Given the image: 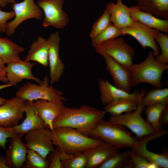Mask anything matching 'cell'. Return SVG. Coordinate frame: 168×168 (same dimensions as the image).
Segmentation results:
<instances>
[{
	"mask_svg": "<svg viewBox=\"0 0 168 168\" xmlns=\"http://www.w3.org/2000/svg\"><path fill=\"white\" fill-rule=\"evenodd\" d=\"M36 64L35 63L24 60L7 64L6 73L8 83L12 86H16L18 83L27 79L32 80L40 84L42 81L32 72V68Z\"/></svg>",
	"mask_w": 168,
	"mask_h": 168,
	"instance_id": "2e32d148",
	"label": "cell"
},
{
	"mask_svg": "<svg viewBox=\"0 0 168 168\" xmlns=\"http://www.w3.org/2000/svg\"><path fill=\"white\" fill-rule=\"evenodd\" d=\"M6 100V99L4 98L0 97V105L2 104Z\"/></svg>",
	"mask_w": 168,
	"mask_h": 168,
	"instance_id": "ee69618b",
	"label": "cell"
},
{
	"mask_svg": "<svg viewBox=\"0 0 168 168\" xmlns=\"http://www.w3.org/2000/svg\"><path fill=\"white\" fill-rule=\"evenodd\" d=\"M26 100L16 96L0 105V127L12 128L24 118Z\"/></svg>",
	"mask_w": 168,
	"mask_h": 168,
	"instance_id": "8fae6325",
	"label": "cell"
},
{
	"mask_svg": "<svg viewBox=\"0 0 168 168\" xmlns=\"http://www.w3.org/2000/svg\"><path fill=\"white\" fill-rule=\"evenodd\" d=\"M24 167L26 168H47L49 162L45 158L35 150L28 149Z\"/></svg>",
	"mask_w": 168,
	"mask_h": 168,
	"instance_id": "4dcf8cb0",
	"label": "cell"
},
{
	"mask_svg": "<svg viewBox=\"0 0 168 168\" xmlns=\"http://www.w3.org/2000/svg\"><path fill=\"white\" fill-rule=\"evenodd\" d=\"M14 16L13 11L5 12L0 9V33L5 32L7 21L13 18Z\"/></svg>",
	"mask_w": 168,
	"mask_h": 168,
	"instance_id": "f35d334b",
	"label": "cell"
},
{
	"mask_svg": "<svg viewBox=\"0 0 168 168\" xmlns=\"http://www.w3.org/2000/svg\"><path fill=\"white\" fill-rule=\"evenodd\" d=\"M16 2L15 0H0L1 7H4L8 4H13Z\"/></svg>",
	"mask_w": 168,
	"mask_h": 168,
	"instance_id": "b9f144b4",
	"label": "cell"
},
{
	"mask_svg": "<svg viewBox=\"0 0 168 168\" xmlns=\"http://www.w3.org/2000/svg\"><path fill=\"white\" fill-rule=\"evenodd\" d=\"M141 10L158 18L168 19V0H135Z\"/></svg>",
	"mask_w": 168,
	"mask_h": 168,
	"instance_id": "484cf974",
	"label": "cell"
},
{
	"mask_svg": "<svg viewBox=\"0 0 168 168\" xmlns=\"http://www.w3.org/2000/svg\"><path fill=\"white\" fill-rule=\"evenodd\" d=\"M49 44L48 64L49 67V82L50 85L58 82L65 69V65L59 56L61 38L59 31L51 34L47 39Z\"/></svg>",
	"mask_w": 168,
	"mask_h": 168,
	"instance_id": "4fadbf2b",
	"label": "cell"
},
{
	"mask_svg": "<svg viewBox=\"0 0 168 168\" xmlns=\"http://www.w3.org/2000/svg\"><path fill=\"white\" fill-rule=\"evenodd\" d=\"M88 136L108 143L120 149L131 148L139 140L137 137L132 136L124 126L103 119L95 125Z\"/></svg>",
	"mask_w": 168,
	"mask_h": 168,
	"instance_id": "3957f363",
	"label": "cell"
},
{
	"mask_svg": "<svg viewBox=\"0 0 168 168\" xmlns=\"http://www.w3.org/2000/svg\"><path fill=\"white\" fill-rule=\"evenodd\" d=\"M159 123L161 127L168 124V105L162 112L160 116Z\"/></svg>",
	"mask_w": 168,
	"mask_h": 168,
	"instance_id": "60d3db41",
	"label": "cell"
},
{
	"mask_svg": "<svg viewBox=\"0 0 168 168\" xmlns=\"http://www.w3.org/2000/svg\"><path fill=\"white\" fill-rule=\"evenodd\" d=\"M168 69V64L158 62L153 51H150L144 60L138 63H133L129 69L131 74L132 86L136 87L145 83L160 88L162 86L161 80L163 74Z\"/></svg>",
	"mask_w": 168,
	"mask_h": 168,
	"instance_id": "277c9868",
	"label": "cell"
},
{
	"mask_svg": "<svg viewBox=\"0 0 168 168\" xmlns=\"http://www.w3.org/2000/svg\"><path fill=\"white\" fill-rule=\"evenodd\" d=\"M53 144L68 154L83 152L103 143V141L85 135L75 129L68 127L51 130Z\"/></svg>",
	"mask_w": 168,
	"mask_h": 168,
	"instance_id": "7a4b0ae2",
	"label": "cell"
},
{
	"mask_svg": "<svg viewBox=\"0 0 168 168\" xmlns=\"http://www.w3.org/2000/svg\"><path fill=\"white\" fill-rule=\"evenodd\" d=\"M167 105L156 104L144 107L145 120L156 131L162 129L159 123L160 118L162 112Z\"/></svg>",
	"mask_w": 168,
	"mask_h": 168,
	"instance_id": "f546056e",
	"label": "cell"
},
{
	"mask_svg": "<svg viewBox=\"0 0 168 168\" xmlns=\"http://www.w3.org/2000/svg\"><path fill=\"white\" fill-rule=\"evenodd\" d=\"M111 23L110 13L106 8L102 15L92 26L90 34L91 39L96 36Z\"/></svg>",
	"mask_w": 168,
	"mask_h": 168,
	"instance_id": "e575fe53",
	"label": "cell"
},
{
	"mask_svg": "<svg viewBox=\"0 0 168 168\" xmlns=\"http://www.w3.org/2000/svg\"><path fill=\"white\" fill-rule=\"evenodd\" d=\"M50 154L48 160L49 162V168H63L61 160V151L57 147Z\"/></svg>",
	"mask_w": 168,
	"mask_h": 168,
	"instance_id": "8d00e7d4",
	"label": "cell"
},
{
	"mask_svg": "<svg viewBox=\"0 0 168 168\" xmlns=\"http://www.w3.org/2000/svg\"><path fill=\"white\" fill-rule=\"evenodd\" d=\"M47 76L44 77L40 84L28 82L24 84L16 92V96L29 102L44 100L63 104L67 100L63 96V93L49 85Z\"/></svg>",
	"mask_w": 168,
	"mask_h": 168,
	"instance_id": "8992f818",
	"label": "cell"
},
{
	"mask_svg": "<svg viewBox=\"0 0 168 168\" xmlns=\"http://www.w3.org/2000/svg\"><path fill=\"white\" fill-rule=\"evenodd\" d=\"M64 0H38L37 5L44 14L42 22L44 27L53 26L57 29L65 27L69 22L67 14L63 10Z\"/></svg>",
	"mask_w": 168,
	"mask_h": 168,
	"instance_id": "9c48e42d",
	"label": "cell"
},
{
	"mask_svg": "<svg viewBox=\"0 0 168 168\" xmlns=\"http://www.w3.org/2000/svg\"><path fill=\"white\" fill-rule=\"evenodd\" d=\"M12 128H5L0 127V146L5 150V145L8 138L17 135Z\"/></svg>",
	"mask_w": 168,
	"mask_h": 168,
	"instance_id": "74e56055",
	"label": "cell"
},
{
	"mask_svg": "<svg viewBox=\"0 0 168 168\" xmlns=\"http://www.w3.org/2000/svg\"><path fill=\"white\" fill-rule=\"evenodd\" d=\"M138 101L128 99L119 100L105 105L104 110L111 115L130 113L137 108Z\"/></svg>",
	"mask_w": 168,
	"mask_h": 168,
	"instance_id": "4316f807",
	"label": "cell"
},
{
	"mask_svg": "<svg viewBox=\"0 0 168 168\" xmlns=\"http://www.w3.org/2000/svg\"><path fill=\"white\" fill-rule=\"evenodd\" d=\"M97 53L104 58L106 69L112 78L114 85L130 93L132 86L131 74L129 69L105 53L100 52Z\"/></svg>",
	"mask_w": 168,
	"mask_h": 168,
	"instance_id": "5bb4252c",
	"label": "cell"
},
{
	"mask_svg": "<svg viewBox=\"0 0 168 168\" xmlns=\"http://www.w3.org/2000/svg\"><path fill=\"white\" fill-rule=\"evenodd\" d=\"M146 92L145 90H141L137 106L133 112L111 115L108 121L111 123L119 124L127 127L135 134L136 137L139 140L158 131L155 130L142 115L145 106L142 103L141 100Z\"/></svg>",
	"mask_w": 168,
	"mask_h": 168,
	"instance_id": "5b68a950",
	"label": "cell"
},
{
	"mask_svg": "<svg viewBox=\"0 0 168 168\" xmlns=\"http://www.w3.org/2000/svg\"><path fill=\"white\" fill-rule=\"evenodd\" d=\"M24 48L7 38L0 37V58L6 64L22 60L20 54Z\"/></svg>",
	"mask_w": 168,
	"mask_h": 168,
	"instance_id": "d4e9b609",
	"label": "cell"
},
{
	"mask_svg": "<svg viewBox=\"0 0 168 168\" xmlns=\"http://www.w3.org/2000/svg\"><path fill=\"white\" fill-rule=\"evenodd\" d=\"M157 44L159 46L161 53L155 57L156 60L163 64L168 63V35L167 34L158 31L155 38Z\"/></svg>",
	"mask_w": 168,
	"mask_h": 168,
	"instance_id": "d6a6232c",
	"label": "cell"
},
{
	"mask_svg": "<svg viewBox=\"0 0 168 168\" xmlns=\"http://www.w3.org/2000/svg\"><path fill=\"white\" fill-rule=\"evenodd\" d=\"M25 113L26 116L23 122L12 127L17 134L22 137L31 131L47 127L35 110L32 102L26 101Z\"/></svg>",
	"mask_w": 168,
	"mask_h": 168,
	"instance_id": "44dd1931",
	"label": "cell"
},
{
	"mask_svg": "<svg viewBox=\"0 0 168 168\" xmlns=\"http://www.w3.org/2000/svg\"><path fill=\"white\" fill-rule=\"evenodd\" d=\"M98 83L100 100L104 105L124 99L138 101L140 93L138 90H135L132 93H128L112 85L107 80L102 79L99 80Z\"/></svg>",
	"mask_w": 168,
	"mask_h": 168,
	"instance_id": "e0dca14e",
	"label": "cell"
},
{
	"mask_svg": "<svg viewBox=\"0 0 168 168\" xmlns=\"http://www.w3.org/2000/svg\"><path fill=\"white\" fill-rule=\"evenodd\" d=\"M141 102L145 106L156 104L168 105V88H155L146 92Z\"/></svg>",
	"mask_w": 168,
	"mask_h": 168,
	"instance_id": "f1b7e54d",
	"label": "cell"
},
{
	"mask_svg": "<svg viewBox=\"0 0 168 168\" xmlns=\"http://www.w3.org/2000/svg\"><path fill=\"white\" fill-rule=\"evenodd\" d=\"M28 149L35 150L45 158L55 149L51 138V130L46 128L31 131L25 135Z\"/></svg>",
	"mask_w": 168,
	"mask_h": 168,
	"instance_id": "9a60e30c",
	"label": "cell"
},
{
	"mask_svg": "<svg viewBox=\"0 0 168 168\" xmlns=\"http://www.w3.org/2000/svg\"><path fill=\"white\" fill-rule=\"evenodd\" d=\"M32 103L35 110L46 127L53 130V122L65 106L63 104L44 100H35Z\"/></svg>",
	"mask_w": 168,
	"mask_h": 168,
	"instance_id": "ffe728a7",
	"label": "cell"
},
{
	"mask_svg": "<svg viewBox=\"0 0 168 168\" xmlns=\"http://www.w3.org/2000/svg\"><path fill=\"white\" fill-rule=\"evenodd\" d=\"M122 35L121 29L111 23L95 37L91 39V44L94 47L107 40Z\"/></svg>",
	"mask_w": 168,
	"mask_h": 168,
	"instance_id": "1f68e13d",
	"label": "cell"
},
{
	"mask_svg": "<svg viewBox=\"0 0 168 168\" xmlns=\"http://www.w3.org/2000/svg\"><path fill=\"white\" fill-rule=\"evenodd\" d=\"M106 113L104 110L86 105L78 108L64 106L61 114L54 120L53 127L54 129L61 127L72 128L88 136L92 129L103 119Z\"/></svg>",
	"mask_w": 168,
	"mask_h": 168,
	"instance_id": "6da1fadb",
	"label": "cell"
},
{
	"mask_svg": "<svg viewBox=\"0 0 168 168\" xmlns=\"http://www.w3.org/2000/svg\"><path fill=\"white\" fill-rule=\"evenodd\" d=\"M0 7H1V3H0Z\"/></svg>",
	"mask_w": 168,
	"mask_h": 168,
	"instance_id": "f6af8a7d",
	"label": "cell"
},
{
	"mask_svg": "<svg viewBox=\"0 0 168 168\" xmlns=\"http://www.w3.org/2000/svg\"><path fill=\"white\" fill-rule=\"evenodd\" d=\"M130 155L133 168H159L156 164L149 162L144 157L131 150Z\"/></svg>",
	"mask_w": 168,
	"mask_h": 168,
	"instance_id": "d590c367",
	"label": "cell"
},
{
	"mask_svg": "<svg viewBox=\"0 0 168 168\" xmlns=\"http://www.w3.org/2000/svg\"><path fill=\"white\" fill-rule=\"evenodd\" d=\"M120 150L114 145L103 142L85 151L87 158L85 168H98Z\"/></svg>",
	"mask_w": 168,
	"mask_h": 168,
	"instance_id": "d6986e66",
	"label": "cell"
},
{
	"mask_svg": "<svg viewBox=\"0 0 168 168\" xmlns=\"http://www.w3.org/2000/svg\"><path fill=\"white\" fill-rule=\"evenodd\" d=\"M87 156L85 151L73 154L69 159L61 161L63 168H84L87 162Z\"/></svg>",
	"mask_w": 168,
	"mask_h": 168,
	"instance_id": "836d02e7",
	"label": "cell"
},
{
	"mask_svg": "<svg viewBox=\"0 0 168 168\" xmlns=\"http://www.w3.org/2000/svg\"><path fill=\"white\" fill-rule=\"evenodd\" d=\"M4 61L0 58V82L8 83L6 73V66Z\"/></svg>",
	"mask_w": 168,
	"mask_h": 168,
	"instance_id": "ab89813d",
	"label": "cell"
},
{
	"mask_svg": "<svg viewBox=\"0 0 168 168\" xmlns=\"http://www.w3.org/2000/svg\"><path fill=\"white\" fill-rule=\"evenodd\" d=\"M129 11L131 18L150 28L167 34L168 32V19L156 17L141 10L137 6H131Z\"/></svg>",
	"mask_w": 168,
	"mask_h": 168,
	"instance_id": "7402d4cb",
	"label": "cell"
},
{
	"mask_svg": "<svg viewBox=\"0 0 168 168\" xmlns=\"http://www.w3.org/2000/svg\"><path fill=\"white\" fill-rule=\"evenodd\" d=\"M49 49L48 40L39 36L30 46L24 60L34 61L46 67L49 65Z\"/></svg>",
	"mask_w": 168,
	"mask_h": 168,
	"instance_id": "cb8c5ba5",
	"label": "cell"
},
{
	"mask_svg": "<svg viewBox=\"0 0 168 168\" xmlns=\"http://www.w3.org/2000/svg\"><path fill=\"white\" fill-rule=\"evenodd\" d=\"M18 135L9 138L10 145L6 150L5 162L8 168H21L25 163L28 148Z\"/></svg>",
	"mask_w": 168,
	"mask_h": 168,
	"instance_id": "ac0fdd59",
	"label": "cell"
},
{
	"mask_svg": "<svg viewBox=\"0 0 168 168\" xmlns=\"http://www.w3.org/2000/svg\"><path fill=\"white\" fill-rule=\"evenodd\" d=\"M11 8L15 16L13 20L7 23L5 32L9 36H12L17 27L25 20L31 19L40 20L43 17L42 9L35 3L34 0L16 2L12 4Z\"/></svg>",
	"mask_w": 168,
	"mask_h": 168,
	"instance_id": "ba28073f",
	"label": "cell"
},
{
	"mask_svg": "<svg viewBox=\"0 0 168 168\" xmlns=\"http://www.w3.org/2000/svg\"><path fill=\"white\" fill-rule=\"evenodd\" d=\"M0 168H8L6 164L5 158L0 155Z\"/></svg>",
	"mask_w": 168,
	"mask_h": 168,
	"instance_id": "7bdbcfd3",
	"label": "cell"
},
{
	"mask_svg": "<svg viewBox=\"0 0 168 168\" xmlns=\"http://www.w3.org/2000/svg\"><path fill=\"white\" fill-rule=\"evenodd\" d=\"M167 134V132L163 128L154 133L146 136L139 139L131 148V150L144 157L149 162L156 164L159 168H168V154L166 151L159 154L151 152L147 148V144L149 142Z\"/></svg>",
	"mask_w": 168,
	"mask_h": 168,
	"instance_id": "7c38bea8",
	"label": "cell"
},
{
	"mask_svg": "<svg viewBox=\"0 0 168 168\" xmlns=\"http://www.w3.org/2000/svg\"><path fill=\"white\" fill-rule=\"evenodd\" d=\"M121 30L122 36L129 35L134 38L143 48H151L155 57L159 54V48L155 40L158 30L134 20L131 25Z\"/></svg>",
	"mask_w": 168,
	"mask_h": 168,
	"instance_id": "30bf717a",
	"label": "cell"
},
{
	"mask_svg": "<svg viewBox=\"0 0 168 168\" xmlns=\"http://www.w3.org/2000/svg\"><path fill=\"white\" fill-rule=\"evenodd\" d=\"M131 150L118 152L98 167V168H133L130 155Z\"/></svg>",
	"mask_w": 168,
	"mask_h": 168,
	"instance_id": "83f0119b",
	"label": "cell"
},
{
	"mask_svg": "<svg viewBox=\"0 0 168 168\" xmlns=\"http://www.w3.org/2000/svg\"><path fill=\"white\" fill-rule=\"evenodd\" d=\"M94 47L97 53L100 52L105 53L128 69L133 63L134 49L123 37L107 40Z\"/></svg>",
	"mask_w": 168,
	"mask_h": 168,
	"instance_id": "52a82bcc",
	"label": "cell"
},
{
	"mask_svg": "<svg viewBox=\"0 0 168 168\" xmlns=\"http://www.w3.org/2000/svg\"><path fill=\"white\" fill-rule=\"evenodd\" d=\"M106 8L109 12L112 23L120 29L130 26L133 21L129 11V7L122 0H117L116 3H108Z\"/></svg>",
	"mask_w": 168,
	"mask_h": 168,
	"instance_id": "603a6c76",
	"label": "cell"
}]
</instances>
